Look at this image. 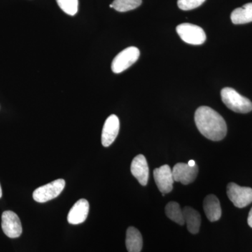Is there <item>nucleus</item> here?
I'll use <instances>...</instances> for the list:
<instances>
[{
  "mask_svg": "<svg viewBox=\"0 0 252 252\" xmlns=\"http://www.w3.org/2000/svg\"><path fill=\"white\" fill-rule=\"evenodd\" d=\"M195 125L200 133L212 141L223 140L227 134V126L223 118L207 106L199 107L195 113Z\"/></svg>",
  "mask_w": 252,
  "mask_h": 252,
  "instance_id": "f257e3e1",
  "label": "nucleus"
},
{
  "mask_svg": "<svg viewBox=\"0 0 252 252\" xmlns=\"http://www.w3.org/2000/svg\"><path fill=\"white\" fill-rule=\"evenodd\" d=\"M223 103L233 112L246 114L252 110V102L231 88H224L220 91Z\"/></svg>",
  "mask_w": 252,
  "mask_h": 252,
  "instance_id": "f03ea898",
  "label": "nucleus"
},
{
  "mask_svg": "<svg viewBox=\"0 0 252 252\" xmlns=\"http://www.w3.org/2000/svg\"><path fill=\"white\" fill-rule=\"evenodd\" d=\"M181 39L187 44L200 45L206 40V34L203 28L190 23H182L176 28Z\"/></svg>",
  "mask_w": 252,
  "mask_h": 252,
  "instance_id": "7ed1b4c3",
  "label": "nucleus"
},
{
  "mask_svg": "<svg viewBox=\"0 0 252 252\" xmlns=\"http://www.w3.org/2000/svg\"><path fill=\"white\" fill-rule=\"evenodd\" d=\"M65 181L59 179L42 186L33 192V199L37 203H44L57 198L65 187Z\"/></svg>",
  "mask_w": 252,
  "mask_h": 252,
  "instance_id": "20e7f679",
  "label": "nucleus"
},
{
  "mask_svg": "<svg viewBox=\"0 0 252 252\" xmlns=\"http://www.w3.org/2000/svg\"><path fill=\"white\" fill-rule=\"evenodd\" d=\"M140 50L135 46L126 48L114 58L112 63V70L116 74L128 69L140 58Z\"/></svg>",
  "mask_w": 252,
  "mask_h": 252,
  "instance_id": "39448f33",
  "label": "nucleus"
},
{
  "mask_svg": "<svg viewBox=\"0 0 252 252\" xmlns=\"http://www.w3.org/2000/svg\"><path fill=\"white\" fill-rule=\"evenodd\" d=\"M227 195L235 207L243 208L252 203V189L240 187L235 183L227 186Z\"/></svg>",
  "mask_w": 252,
  "mask_h": 252,
  "instance_id": "423d86ee",
  "label": "nucleus"
},
{
  "mask_svg": "<svg viewBox=\"0 0 252 252\" xmlns=\"http://www.w3.org/2000/svg\"><path fill=\"white\" fill-rule=\"evenodd\" d=\"M1 228L6 236L17 238L23 233L22 224L19 217L15 212L5 211L1 215Z\"/></svg>",
  "mask_w": 252,
  "mask_h": 252,
  "instance_id": "0eeeda50",
  "label": "nucleus"
},
{
  "mask_svg": "<svg viewBox=\"0 0 252 252\" xmlns=\"http://www.w3.org/2000/svg\"><path fill=\"white\" fill-rule=\"evenodd\" d=\"M154 177L158 188L162 193H168L173 189L172 170L168 165H162L154 170Z\"/></svg>",
  "mask_w": 252,
  "mask_h": 252,
  "instance_id": "6e6552de",
  "label": "nucleus"
},
{
  "mask_svg": "<svg viewBox=\"0 0 252 252\" xmlns=\"http://www.w3.org/2000/svg\"><path fill=\"white\" fill-rule=\"evenodd\" d=\"M198 174V165L190 166L188 163L179 162L172 169L175 182H181L182 185H188L196 179Z\"/></svg>",
  "mask_w": 252,
  "mask_h": 252,
  "instance_id": "1a4fd4ad",
  "label": "nucleus"
},
{
  "mask_svg": "<svg viewBox=\"0 0 252 252\" xmlns=\"http://www.w3.org/2000/svg\"><path fill=\"white\" fill-rule=\"evenodd\" d=\"M120 128V122L117 116L112 114L104 122L102 132V144L108 147L115 141Z\"/></svg>",
  "mask_w": 252,
  "mask_h": 252,
  "instance_id": "9d476101",
  "label": "nucleus"
},
{
  "mask_svg": "<svg viewBox=\"0 0 252 252\" xmlns=\"http://www.w3.org/2000/svg\"><path fill=\"white\" fill-rule=\"evenodd\" d=\"M132 175L137 179L142 186H146L148 183L149 168L147 159L144 156L140 154L134 158L130 166Z\"/></svg>",
  "mask_w": 252,
  "mask_h": 252,
  "instance_id": "9b49d317",
  "label": "nucleus"
},
{
  "mask_svg": "<svg viewBox=\"0 0 252 252\" xmlns=\"http://www.w3.org/2000/svg\"><path fill=\"white\" fill-rule=\"evenodd\" d=\"M89 203L86 199H80L76 202L67 215V220L70 224L77 225L84 223L89 213Z\"/></svg>",
  "mask_w": 252,
  "mask_h": 252,
  "instance_id": "f8f14e48",
  "label": "nucleus"
},
{
  "mask_svg": "<svg viewBox=\"0 0 252 252\" xmlns=\"http://www.w3.org/2000/svg\"><path fill=\"white\" fill-rule=\"evenodd\" d=\"M203 208L209 220L215 222L220 220L221 217V207L216 195L212 194L207 195L204 200Z\"/></svg>",
  "mask_w": 252,
  "mask_h": 252,
  "instance_id": "ddd939ff",
  "label": "nucleus"
},
{
  "mask_svg": "<svg viewBox=\"0 0 252 252\" xmlns=\"http://www.w3.org/2000/svg\"><path fill=\"white\" fill-rule=\"evenodd\" d=\"M126 248L128 252H140L143 246L142 234L135 227H129L126 232Z\"/></svg>",
  "mask_w": 252,
  "mask_h": 252,
  "instance_id": "4468645a",
  "label": "nucleus"
},
{
  "mask_svg": "<svg viewBox=\"0 0 252 252\" xmlns=\"http://www.w3.org/2000/svg\"><path fill=\"white\" fill-rule=\"evenodd\" d=\"M183 214L189 231L192 234H197L201 225L200 213L192 207H186L183 209Z\"/></svg>",
  "mask_w": 252,
  "mask_h": 252,
  "instance_id": "2eb2a0df",
  "label": "nucleus"
},
{
  "mask_svg": "<svg viewBox=\"0 0 252 252\" xmlns=\"http://www.w3.org/2000/svg\"><path fill=\"white\" fill-rule=\"evenodd\" d=\"M230 19L235 25L252 22V2L235 9L230 15Z\"/></svg>",
  "mask_w": 252,
  "mask_h": 252,
  "instance_id": "dca6fc26",
  "label": "nucleus"
},
{
  "mask_svg": "<svg viewBox=\"0 0 252 252\" xmlns=\"http://www.w3.org/2000/svg\"><path fill=\"white\" fill-rule=\"evenodd\" d=\"M165 214L170 220H173L177 224H185L183 210H182L180 205L177 202L172 201L167 204L165 207Z\"/></svg>",
  "mask_w": 252,
  "mask_h": 252,
  "instance_id": "f3484780",
  "label": "nucleus"
},
{
  "mask_svg": "<svg viewBox=\"0 0 252 252\" xmlns=\"http://www.w3.org/2000/svg\"><path fill=\"white\" fill-rule=\"evenodd\" d=\"M142 4V0H114L112 6L119 12H126L139 7Z\"/></svg>",
  "mask_w": 252,
  "mask_h": 252,
  "instance_id": "a211bd4d",
  "label": "nucleus"
},
{
  "mask_svg": "<svg viewBox=\"0 0 252 252\" xmlns=\"http://www.w3.org/2000/svg\"><path fill=\"white\" fill-rule=\"evenodd\" d=\"M58 4L65 14L74 16L78 11L79 1L78 0H56Z\"/></svg>",
  "mask_w": 252,
  "mask_h": 252,
  "instance_id": "6ab92c4d",
  "label": "nucleus"
},
{
  "mask_svg": "<svg viewBox=\"0 0 252 252\" xmlns=\"http://www.w3.org/2000/svg\"><path fill=\"white\" fill-rule=\"evenodd\" d=\"M205 1V0H178L177 5L180 9L189 11L199 7Z\"/></svg>",
  "mask_w": 252,
  "mask_h": 252,
  "instance_id": "aec40b11",
  "label": "nucleus"
},
{
  "mask_svg": "<svg viewBox=\"0 0 252 252\" xmlns=\"http://www.w3.org/2000/svg\"><path fill=\"white\" fill-rule=\"evenodd\" d=\"M248 223L249 225L252 228V208L250 210V213H249Z\"/></svg>",
  "mask_w": 252,
  "mask_h": 252,
  "instance_id": "412c9836",
  "label": "nucleus"
},
{
  "mask_svg": "<svg viewBox=\"0 0 252 252\" xmlns=\"http://www.w3.org/2000/svg\"><path fill=\"white\" fill-rule=\"evenodd\" d=\"M188 164L190 166H194V165H196V163H195L193 160H189Z\"/></svg>",
  "mask_w": 252,
  "mask_h": 252,
  "instance_id": "4be33fe9",
  "label": "nucleus"
},
{
  "mask_svg": "<svg viewBox=\"0 0 252 252\" xmlns=\"http://www.w3.org/2000/svg\"><path fill=\"white\" fill-rule=\"evenodd\" d=\"M2 196V190H1V185H0V198Z\"/></svg>",
  "mask_w": 252,
  "mask_h": 252,
  "instance_id": "5701e85b",
  "label": "nucleus"
}]
</instances>
